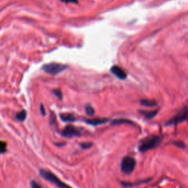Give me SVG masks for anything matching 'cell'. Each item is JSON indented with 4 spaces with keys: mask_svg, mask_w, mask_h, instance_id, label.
I'll return each mask as SVG.
<instances>
[{
    "mask_svg": "<svg viewBox=\"0 0 188 188\" xmlns=\"http://www.w3.org/2000/svg\"><path fill=\"white\" fill-rule=\"evenodd\" d=\"M85 113H86V114L88 115V116H93L94 115L95 111H94V108H93L92 107L90 106V105H87L85 107Z\"/></svg>",
    "mask_w": 188,
    "mask_h": 188,
    "instance_id": "15",
    "label": "cell"
},
{
    "mask_svg": "<svg viewBox=\"0 0 188 188\" xmlns=\"http://www.w3.org/2000/svg\"><path fill=\"white\" fill-rule=\"evenodd\" d=\"M61 135L64 138H72L74 137H80L81 132L79 129L74 127V126L69 125V126H65L63 129L61 131Z\"/></svg>",
    "mask_w": 188,
    "mask_h": 188,
    "instance_id": "6",
    "label": "cell"
},
{
    "mask_svg": "<svg viewBox=\"0 0 188 188\" xmlns=\"http://www.w3.org/2000/svg\"><path fill=\"white\" fill-rule=\"evenodd\" d=\"M52 93H53L59 99H62V95L60 91H59V90H53V91H52Z\"/></svg>",
    "mask_w": 188,
    "mask_h": 188,
    "instance_id": "17",
    "label": "cell"
},
{
    "mask_svg": "<svg viewBox=\"0 0 188 188\" xmlns=\"http://www.w3.org/2000/svg\"><path fill=\"white\" fill-rule=\"evenodd\" d=\"M174 144L175 145H177V147H179V148H185V144L183 143L182 141H177V142H175Z\"/></svg>",
    "mask_w": 188,
    "mask_h": 188,
    "instance_id": "19",
    "label": "cell"
},
{
    "mask_svg": "<svg viewBox=\"0 0 188 188\" xmlns=\"http://www.w3.org/2000/svg\"><path fill=\"white\" fill-rule=\"evenodd\" d=\"M122 123H129V124H132V125L135 124L134 122L130 121V120L123 119V118H121V119H115L111 122L112 125H119V124H122Z\"/></svg>",
    "mask_w": 188,
    "mask_h": 188,
    "instance_id": "12",
    "label": "cell"
},
{
    "mask_svg": "<svg viewBox=\"0 0 188 188\" xmlns=\"http://www.w3.org/2000/svg\"><path fill=\"white\" fill-rule=\"evenodd\" d=\"M140 104L145 107H155L157 105V102H156V101H152V100H147V99L141 100V101H140Z\"/></svg>",
    "mask_w": 188,
    "mask_h": 188,
    "instance_id": "13",
    "label": "cell"
},
{
    "mask_svg": "<svg viewBox=\"0 0 188 188\" xmlns=\"http://www.w3.org/2000/svg\"><path fill=\"white\" fill-rule=\"evenodd\" d=\"M6 145H7V144H6V143H5L4 141L1 142V153L2 154L5 153V152L7 151Z\"/></svg>",
    "mask_w": 188,
    "mask_h": 188,
    "instance_id": "20",
    "label": "cell"
},
{
    "mask_svg": "<svg viewBox=\"0 0 188 188\" xmlns=\"http://www.w3.org/2000/svg\"><path fill=\"white\" fill-rule=\"evenodd\" d=\"M66 69L67 65L61 63H57V62H51V63L46 64L42 67V69L45 72H46L47 74H52V75H57Z\"/></svg>",
    "mask_w": 188,
    "mask_h": 188,
    "instance_id": "4",
    "label": "cell"
},
{
    "mask_svg": "<svg viewBox=\"0 0 188 188\" xmlns=\"http://www.w3.org/2000/svg\"><path fill=\"white\" fill-rule=\"evenodd\" d=\"M26 118H27V112L25 111L24 110H23L19 112V113H17V114L16 115V118L20 122L24 121L25 119H26Z\"/></svg>",
    "mask_w": 188,
    "mask_h": 188,
    "instance_id": "14",
    "label": "cell"
},
{
    "mask_svg": "<svg viewBox=\"0 0 188 188\" xmlns=\"http://www.w3.org/2000/svg\"><path fill=\"white\" fill-rule=\"evenodd\" d=\"M55 145H57V146H62V145H65V143H62V144H61V143H55Z\"/></svg>",
    "mask_w": 188,
    "mask_h": 188,
    "instance_id": "23",
    "label": "cell"
},
{
    "mask_svg": "<svg viewBox=\"0 0 188 188\" xmlns=\"http://www.w3.org/2000/svg\"><path fill=\"white\" fill-rule=\"evenodd\" d=\"M161 141H162L161 137L157 136V135H151L140 142L138 145L139 151L145 152L154 149L160 145Z\"/></svg>",
    "mask_w": 188,
    "mask_h": 188,
    "instance_id": "1",
    "label": "cell"
},
{
    "mask_svg": "<svg viewBox=\"0 0 188 188\" xmlns=\"http://www.w3.org/2000/svg\"><path fill=\"white\" fill-rule=\"evenodd\" d=\"M136 165V161L132 157H124L121 160V170L125 175H130L134 171Z\"/></svg>",
    "mask_w": 188,
    "mask_h": 188,
    "instance_id": "3",
    "label": "cell"
},
{
    "mask_svg": "<svg viewBox=\"0 0 188 188\" xmlns=\"http://www.w3.org/2000/svg\"><path fill=\"white\" fill-rule=\"evenodd\" d=\"M110 72L116 76V77H118L120 79H125L126 78V74L123 69H121L119 66H117V65H114L110 69Z\"/></svg>",
    "mask_w": 188,
    "mask_h": 188,
    "instance_id": "7",
    "label": "cell"
},
{
    "mask_svg": "<svg viewBox=\"0 0 188 188\" xmlns=\"http://www.w3.org/2000/svg\"><path fill=\"white\" fill-rule=\"evenodd\" d=\"M40 113H41V114L44 116L46 113H45V110H44V108H43V104H40Z\"/></svg>",
    "mask_w": 188,
    "mask_h": 188,
    "instance_id": "22",
    "label": "cell"
},
{
    "mask_svg": "<svg viewBox=\"0 0 188 188\" xmlns=\"http://www.w3.org/2000/svg\"><path fill=\"white\" fill-rule=\"evenodd\" d=\"M140 114L143 115L146 119L149 120L153 118L154 117L157 116L158 110H153V111H146V110H140Z\"/></svg>",
    "mask_w": 188,
    "mask_h": 188,
    "instance_id": "10",
    "label": "cell"
},
{
    "mask_svg": "<svg viewBox=\"0 0 188 188\" xmlns=\"http://www.w3.org/2000/svg\"><path fill=\"white\" fill-rule=\"evenodd\" d=\"M151 179H145V180H140L136 182H121V185L123 186V187L125 188H128V187H135V186L139 185V184H145V183H148L149 181H151Z\"/></svg>",
    "mask_w": 188,
    "mask_h": 188,
    "instance_id": "9",
    "label": "cell"
},
{
    "mask_svg": "<svg viewBox=\"0 0 188 188\" xmlns=\"http://www.w3.org/2000/svg\"><path fill=\"white\" fill-rule=\"evenodd\" d=\"M107 121L108 119H107V118H93V119L85 120L86 123L92 125V126H99V125L104 124Z\"/></svg>",
    "mask_w": 188,
    "mask_h": 188,
    "instance_id": "8",
    "label": "cell"
},
{
    "mask_svg": "<svg viewBox=\"0 0 188 188\" xmlns=\"http://www.w3.org/2000/svg\"><path fill=\"white\" fill-rule=\"evenodd\" d=\"M30 187H31V188H43L35 181H32L31 183H30Z\"/></svg>",
    "mask_w": 188,
    "mask_h": 188,
    "instance_id": "18",
    "label": "cell"
},
{
    "mask_svg": "<svg viewBox=\"0 0 188 188\" xmlns=\"http://www.w3.org/2000/svg\"><path fill=\"white\" fill-rule=\"evenodd\" d=\"M61 1L64 2H65V3L71 2V3H74V4H77V2H78L77 0H61Z\"/></svg>",
    "mask_w": 188,
    "mask_h": 188,
    "instance_id": "21",
    "label": "cell"
},
{
    "mask_svg": "<svg viewBox=\"0 0 188 188\" xmlns=\"http://www.w3.org/2000/svg\"><path fill=\"white\" fill-rule=\"evenodd\" d=\"M39 174H40V177H42L43 179H44L45 180L49 181L52 184H54L55 185L57 186L59 188H72L70 186H69L68 184H65L64 182H62L60 179H59L54 174H52V172L49 171V170H44V169H40L39 170Z\"/></svg>",
    "mask_w": 188,
    "mask_h": 188,
    "instance_id": "2",
    "label": "cell"
},
{
    "mask_svg": "<svg viewBox=\"0 0 188 188\" xmlns=\"http://www.w3.org/2000/svg\"><path fill=\"white\" fill-rule=\"evenodd\" d=\"M60 118L62 121L65 122H72L76 120V118L73 114L70 113H65V114H61Z\"/></svg>",
    "mask_w": 188,
    "mask_h": 188,
    "instance_id": "11",
    "label": "cell"
},
{
    "mask_svg": "<svg viewBox=\"0 0 188 188\" xmlns=\"http://www.w3.org/2000/svg\"><path fill=\"white\" fill-rule=\"evenodd\" d=\"M188 116V109L187 107H184L182 110H180L177 113V116H174L171 120H170L167 123L166 126H170V125L177 124L185 121Z\"/></svg>",
    "mask_w": 188,
    "mask_h": 188,
    "instance_id": "5",
    "label": "cell"
},
{
    "mask_svg": "<svg viewBox=\"0 0 188 188\" xmlns=\"http://www.w3.org/2000/svg\"><path fill=\"white\" fill-rule=\"evenodd\" d=\"M93 143H90V142H84V143H79V146L82 148V149H88L92 147Z\"/></svg>",
    "mask_w": 188,
    "mask_h": 188,
    "instance_id": "16",
    "label": "cell"
}]
</instances>
